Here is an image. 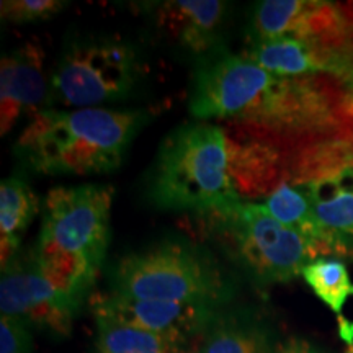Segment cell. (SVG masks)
Listing matches in <instances>:
<instances>
[{
  "mask_svg": "<svg viewBox=\"0 0 353 353\" xmlns=\"http://www.w3.org/2000/svg\"><path fill=\"white\" fill-rule=\"evenodd\" d=\"M190 113L286 159V179L353 157V97L332 77L275 76L245 54L221 51L193 74Z\"/></svg>",
  "mask_w": 353,
  "mask_h": 353,
  "instance_id": "6da1fadb",
  "label": "cell"
},
{
  "mask_svg": "<svg viewBox=\"0 0 353 353\" xmlns=\"http://www.w3.org/2000/svg\"><path fill=\"white\" fill-rule=\"evenodd\" d=\"M290 174L286 159L216 121L183 123L159 145L145 179L161 210L205 211L267 198Z\"/></svg>",
  "mask_w": 353,
  "mask_h": 353,
  "instance_id": "7a4b0ae2",
  "label": "cell"
},
{
  "mask_svg": "<svg viewBox=\"0 0 353 353\" xmlns=\"http://www.w3.org/2000/svg\"><path fill=\"white\" fill-rule=\"evenodd\" d=\"M149 118L148 110L43 108L20 134L17 152L38 174H110Z\"/></svg>",
  "mask_w": 353,
  "mask_h": 353,
  "instance_id": "3957f363",
  "label": "cell"
},
{
  "mask_svg": "<svg viewBox=\"0 0 353 353\" xmlns=\"http://www.w3.org/2000/svg\"><path fill=\"white\" fill-rule=\"evenodd\" d=\"M196 232L259 288L288 283L324 249L283 226L263 205L237 201L195 213Z\"/></svg>",
  "mask_w": 353,
  "mask_h": 353,
  "instance_id": "277c9868",
  "label": "cell"
},
{
  "mask_svg": "<svg viewBox=\"0 0 353 353\" xmlns=\"http://www.w3.org/2000/svg\"><path fill=\"white\" fill-rule=\"evenodd\" d=\"M112 293L136 299H162L226 307L236 281L210 245L182 237L164 239L130 252L110 270Z\"/></svg>",
  "mask_w": 353,
  "mask_h": 353,
  "instance_id": "5b68a950",
  "label": "cell"
},
{
  "mask_svg": "<svg viewBox=\"0 0 353 353\" xmlns=\"http://www.w3.org/2000/svg\"><path fill=\"white\" fill-rule=\"evenodd\" d=\"M113 193V187L101 183L52 188L44 200L37 245L30 252L34 262L90 293L107 257Z\"/></svg>",
  "mask_w": 353,
  "mask_h": 353,
  "instance_id": "8992f818",
  "label": "cell"
},
{
  "mask_svg": "<svg viewBox=\"0 0 353 353\" xmlns=\"http://www.w3.org/2000/svg\"><path fill=\"white\" fill-rule=\"evenodd\" d=\"M138 76L139 61L130 44L108 38L72 43L52 69L48 101L57 108H101L126 100Z\"/></svg>",
  "mask_w": 353,
  "mask_h": 353,
  "instance_id": "52a82bcc",
  "label": "cell"
},
{
  "mask_svg": "<svg viewBox=\"0 0 353 353\" xmlns=\"http://www.w3.org/2000/svg\"><path fill=\"white\" fill-rule=\"evenodd\" d=\"M88 296L46 272L32 255H17L2 268L0 309L2 316L15 317L30 327L46 330L56 337H68L74 319Z\"/></svg>",
  "mask_w": 353,
  "mask_h": 353,
  "instance_id": "ba28073f",
  "label": "cell"
},
{
  "mask_svg": "<svg viewBox=\"0 0 353 353\" xmlns=\"http://www.w3.org/2000/svg\"><path fill=\"white\" fill-rule=\"evenodd\" d=\"M95 319L113 321L123 325L162 335L192 341L200 335L219 309L198 304L162 301V299H136L112 291H100L88 298Z\"/></svg>",
  "mask_w": 353,
  "mask_h": 353,
  "instance_id": "9c48e42d",
  "label": "cell"
},
{
  "mask_svg": "<svg viewBox=\"0 0 353 353\" xmlns=\"http://www.w3.org/2000/svg\"><path fill=\"white\" fill-rule=\"evenodd\" d=\"M350 20L341 3L324 0H263L249 19V44L281 38L307 39L339 37L350 32Z\"/></svg>",
  "mask_w": 353,
  "mask_h": 353,
  "instance_id": "30bf717a",
  "label": "cell"
},
{
  "mask_svg": "<svg viewBox=\"0 0 353 353\" xmlns=\"http://www.w3.org/2000/svg\"><path fill=\"white\" fill-rule=\"evenodd\" d=\"M306 185L321 242L329 255L353 257V157L322 167Z\"/></svg>",
  "mask_w": 353,
  "mask_h": 353,
  "instance_id": "8fae6325",
  "label": "cell"
},
{
  "mask_svg": "<svg viewBox=\"0 0 353 353\" xmlns=\"http://www.w3.org/2000/svg\"><path fill=\"white\" fill-rule=\"evenodd\" d=\"M229 12L219 0H170L156 7L157 30L185 54L205 61L223 50V33Z\"/></svg>",
  "mask_w": 353,
  "mask_h": 353,
  "instance_id": "7c38bea8",
  "label": "cell"
},
{
  "mask_svg": "<svg viewBox=\"0 0 353 353\" xmlns=\"http://www.w3.org/2000/svg\"><path fill=\"white\" fill-rule=\"evenodd\" d=\"M43 46L30 41L2 56L0 61V134L6 136L25 114L41 112L50 88L44 72Z\"/></svg>",
  "mask_w": 353,
  "mask_h": 353,
  "instance_id": "4fadbf2b",
  "label": "cell"
},
{
  "mask_svg": "<svg viewBox=\"0 0 353 353\" xmlns=\"http://www.w3.org/2000/svg\"><path fill=\"white\" fill-rule=\"evenodd\" d=\"M205 353H275L270 324L254 309H219L201 334Z\"/></svg>",
  "mask_w": 353,
  "mask_h": 353,
  "instance_id": "5bb4252c",
  "label": "cell"
},
{
  "mask_svg": "<svg viewBox=\"0 0 353 353\" xmlns=\"http://www.w3.org/2000/svg\"><path fill=\"white\" fill-rule=\"evenodd\" d=\"M39 211L38 196L21 179L2 180L0 185V254L2 268L17 257L30 223Z\"/></svg>",
  "mask_w": 353,
  "mask_h": 353,
  "instance_id": "9a60e30c",
  "label": "cell"
},
{
  "mask_svg": "<svg viewBox=\"0 0 353 353\" xmlns=\"http://www.w3.org/2000/svg\"><path fill=\"white\" fill-rule=\"evenodd\" d=\"M94 353H180L190 341L123 325L113 321L95 319Z\"/></svg>",
  "mask_w": 353,
  "mask_h": 353,
  "instance_id": "2e32d148",
  "label": "cell"
},
{
  "mask_svg": "<svg viewBox=\"0 0 353 353\" xmlns=\"http://www.w3.org/2000/svg\"><path fill=\"white\" fill-rule=\"evenodd\" d=\"M263 206L278 223L316 242L324 249L325 255H329L321 242L306 185L285 179L265 198Z\"/></svg>",
  "mask_w": 353,
  "mask_h": 353,
  "instance_id": "e0dca14e",
  "label": "cell"
},
{
  "mask_svg": "<svg viewBox=\"0 0 353 353\" xmlns=\"http://www.w3.org/2000/svg\"><path fill=\"white\" fill-rule=\"evenodd\" d=\"M301 276L312 293L330 311L341 316L342 307L345 306L348 298L353 296V281L347 265L339 259L321 257L307 263Z\"/></svg>",
  "mask_w": 353,
  "mask_h": 353,
  "instance_id": "ac0fdd59",
  "label": "cell"
},
{
  "mask_svg": "<svg viewBox=\"0 0 353 353\" xmlns=\"http://www.w3.org/2000/svg\"><path fill=\"white\" fill-rule=\"evenodd\" d=\"M68 2L61 0H3L0 3L2 20L10 23H33V21L50 20L64 7Z\"/></svg>",
  "mask_w": 353,
  "mask_h": 353,
  "instance_id": "d6986e66",
  "label": "cell"
},
{
  "mask_svg": "<svg viewBox=\"0 0 353 353\" xmlns=\"http://www.w3.org/2000/svg\"><path fill=\"white\" fill-rule=\"evenodd\" d=\"M32 327L15 317H0V353H32Z\"/></svg>",
  "mask_w": 353,
  "mask_h": 353,
  "instance_id": "ffe728a7",
  "label": "cell"
},
{
  "mask_svg": "<svg viewBox=\"0 0 353 353\" xmlns=\"http://www.w3.org/2000/svg\"><path fill=\"white\" fill-rule=\"evenodd\" d=\"M275 353H325L322 348L316 347L314 343L304 341V339L291 337L276 348Z\"/></svg>",
  "mask_w": 353,
  "mask_h": 353,
  "instance_id": "44dd1931",
  "label": "cell"
},
{
  "mask_svg": "<svg viewBox=\"0 0 353 353\" xmlns=\"http://www.w3.org/2000/svg\"><path fill=\"white\" fill-rule=\"evenodd\" d=\"M203 334V332H201ZM201 334L196 335L195 339H192V341L188 342V345L183 348L180 353H205L203 350V342H201Z\"/></svg>",
  "mask_w": 353,
  "mask_h": 353,
  "instance_id": "7402d4cb",
  "label": "cell"
},
{
  "mask_svg": "<svg viewBox=\"0 0 353 353\" xmlns=\"http://www.w3.org/2000/svg\"><path fill=\"white\" fill-rule=\"evenodd\" d=\"M347 353H353V343H352V345H348V348H347Z\"/></svg>",
  "mask_w": 353,
  "mask_h": 353,
  "instance_id": "603a6c76",
  "label": "cell"
}]
</instances>
